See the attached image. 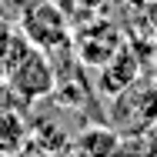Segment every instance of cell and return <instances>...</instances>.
Masks as SVG:
<instances>
[{"label": "cell", "instance_id": "1", "mask_svg": "<svg viewBox=\"0 0 157 157\" xmlns=\"http://www.w3.org/2000/svg\"><path fill=\"white\" fill-rule=\"evenodd\" d=\"M114 121L117 134H140L144 127L157 121V84L154 87H137L130 84L127 90L114 97Z\"/></svg>", "mask_w": 157, "mask_h": 157}, {"label": "cell", "instance_id": "2", "mask_svg": "<svg viewBox=\"0 0 157 157\" xmlns=\"http://www.w3.org/2000/svg\"><path fill=\"white\" fill-rule=\"evenodd\" d=\"M24 33H27V40H30L33 47H40V50L60 47L63 40H67V20H63V13L54 3H40V7H33L30 13L24 17Z\"/></svg>", "mask_w": 157, "mask_h": 157}, {"label": "cell", "instance_id": "3", "mask_svg": "<svg viewBox=\"0 0 157 157\" xmlns=\"http://www.w3.org/2000/svg\"><path fill=\"white\" fill-rule=\"evenodd\" d=\"M74 47H77V60H80V63L104 67V63L121 50V33L114 30L110 24H90L87 30L77 33Z\"/></svg>", "mask_w": 157, "mask_h": 157}, {"label": "cell", "instance_id": "4", "mask_svg": "<svg viewBox=\"0 0 157 157\" xmlns=\"http://www.w3.org/2000/svg\"><path fill=\"white\" fill-rule=\"evenodd\" d=\"M104 74H100V90L110 97H117L121 90H127L130 84H137V74H140V63H137V54L134 50H127L121 47L110 60L100 67Z\"/></svg>", "mask_w": 157, "mask_h": 157}, {"label": "cell", "instance_id": "5", "mask_svg": "<svg viewBox=\"0 0 157 157\" xmlns=\"http://www.w3.org/2000/svg\"><path fill=\"white\" fill-rule=\"evenodd\" d=\"M80 151L87 157H114V151L121 147V134L114 130V127H100V124H94V127H87L84 134H77V140H74Z\"/></svg>", "mask_w": 157, "mask_h": 157}, {"label": "cell", "instance_id": "6", "mask_svg": "<svg viewBox=\"0 0 157 157\" xmlns=\"http://www.w3.org/2000/svg\"><path fill=\"white\" fill-rule=\"evenodd\" d=\"M27 137H30V130L17 114H0V154L3 157L17 154L27 144Z\"/></svg>", "mask_w": 157, "mask_h": 157}, {"label": "cell", "instance_id": "7", "mask_svg": "<svg viewBox=\"0 0 157 157\" xmlns=\"http://www.w3.org/2000/svg\"><path fill=\"white\" fill-rule=\"evenodd\" d=\"M50 157H87V154H84L77 144H63V147H57V151H54Z\"/></svg>", "mask_w": 157, "mask_h": 157}]
</instances>
